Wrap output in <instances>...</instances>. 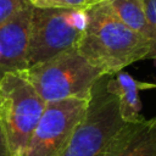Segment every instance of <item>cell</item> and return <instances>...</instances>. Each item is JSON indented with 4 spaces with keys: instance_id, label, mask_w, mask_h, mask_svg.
<instances>
[{
    "instance_id": "obj_1",
    "label": "cell",
    "mask_w": 156,
    "mask_h": 156,
    "mask_svg": "<svg viewBox=\"0 0 156 156\" xmlns=\"http://www.w3.org/2000/svg\"><path fill=\"white\" fill-rule=\"evenodd\" d=\"M77 49L104 74H115L139 60L147 58L150 43L124 26L106 1H100L87 7V23Z\"/></svg>"
},
{
    "instance_id": "obj_2",
    "label": "cell",
    "mask_w": 156,
    "mask_h": 156,
    "mask_svg": "<svg viewBox=\"0 0 156 156\" xmlns=\"http://www.w3.org/2000/svg\"><path fill=\"white\" fill-rule=\"evenodd\" d=\"M45 102L65 99H89L96 80L104 73L90 65L77 48L22 72Z\"/></svg>"
},
{
    "instance_id": "obj_3",
    "label": "cell",
    "mask_w": 156,
    "mask_h": 156,
    "mask_svg": "<svg viewBox=\"0 0 156 156\" xmlns=\"http://www.w3.org/2000/svg\"><path fill=\"white\" fill-rule=\"evenodd\" d=\"M108 74L94 84L85 116L57 156H104L112 136L124 124L118 101L107 89Z\"/></svg>"
},
{
    "instance_id": "obj_4",
    "label": "cell",
    "mask_w": 156,
    "mask_h": 156,
    "mask_svg": "<svg viewBox=\"0 0 156 156\" xmlns=\"http://www.w3.org/2000/svg\"><path fill=\"white\" fill-rule=\"evenodd\" d=\"M85 23L87 9L33 7L29 23L27 66L45 62L77 48Z\"/></svg>"
},
{
    "instance_id": "obj_5",
    "label": "cell",
    "mask_w": 156,
    "mask_h": 156,
    "mask_svg": "<svg viewBox=\"0 0 156 156\" xmlns=\"http://www.w3.org/2000/svg\"><path fill=\"white\" fill-rule=\"evenodd\" d=\"M46 102L22 72L0 80V123L11 156H21Z\"/></svg>"
},
{
    "instance_id": "obj_6",
    "label": "cell",
    "mask_w": 156,
    "mask_h": 156,
    "mask_svg": "<svg viewBox=\"0 0 156 156\" xmlns=\"http://www.w3.org/2000/svg\"><path fill=\"white\" fill-rule=\"evenodd\" d=\"M89 99L46 102L21 156H57L85 116Z\"/></svg>"
},
{
    "instance_id": "obj_7",
    "label": "cell",
    "mask_w": 156,
    "mask_h": 156,
    "mask_svg": "<svg viewBox=\"0 0 156 156\" xmlns=\"http://www.w3.org/2000/svg\"><path fill=\"white\" fill-rule=\"evenodd\" d=\"M33 6L26 2L22 9L0 26V80L10 73L27 69L28 35Z\"/></svg>"
},
{
    "instance_id": "obj_8",
    "label": "cell",
    "mask_w": 156,
    "mask_h": 156,
    "mask_svg": "<svg viewBox=\"0 0 156 156\" xmlns=\"http://www.w3.org/2000/svg\"><path fill=\"white\" fill-rule=\"evenodd\" d=\"M104 156H156V117L124 123L110 140Z\"/></svg>"
},
{
    "instance_id": "obj_9",
    "label": "cell",
    "mask_w": 156,
    "mask_h": 156,
    "mask_svg": "<svg viewBox=\"0 0 156 156\" xmlns=\"http://www.w3.org/2000/svg\"><path fill=\"white\" fill-rule=\"evenodd\" d=\"M156 88V84L138 82L130 74L119 71L115 74H108L107 89L116 96L119 107V115L124 123L135 122L141 118V102L139 100L140 89Z\"/></svg>"
},
{
    "instance_id": "obj_10",
    "label": "cell",
    "mask_w": 156,
    "mask_h": 156,
    "mask_svg": "<svg viewBox=\"0 0 156 156\" xmlns=\"http://www.w3.org/2000/svg\"><path fill=\"white\" fill-rule=\"evenodd\" d=\"M113 15L129 29L147 39L144 0H105ZM149 40V39H147Z\"/></svg>"
},
{
    "instance_id": "obj_11",
    "label": "cell",
    "mask_w": 156,
    "mask_h": 156,
    "mask_svg": "<svg viewBox=\"0 0 156 156\" xmlns=\"http://www.w3.org/2000/svg\"><path fill=\"white\" fill-rule=\"evenodd\" d=\"M145 16L147 23V39L150 43V52L147 58L156 57V0H144Z\"/></svg>"
},
{
    "instance_id": "obj_12",
    "label": "cell",
    "mask_w": 156,
    "mask_h": 156,
    "mask_svg": "<svg viewBox=\"0 0 156 156\" xmlns=\"http://www.w3.org/2000/svg\"><path fill=\"white\" fill-rule=\"evenodd\" d=\"M29 5L39 9H87L88 0H27Z\"/></svg>"
},
{
    "instance_id": "obj_13",
    "label": "cell",
    "mask_w": 156,
    "mask_h": 156,
    "mask_svg": "<svg viewBox=\"0 0 156 156\" xmlns=\"http://www.w3.org/2000/svg\"><path fill=\"white\" fill-rule=\"evenodd\" d=\"M27 0H0V26L17 13Z\"/></svg>"
},
{
    "instance_id": "obj_14",
    "label": "cell",
    "mask_w": 156,
    "mask_h": 156,
    "mask_svg": "<svg viewBox=\"0 0 156 156\" xmlns=\"http://www.w3.org/2000/svg\"><path fill=\"white\" fill-rule=\"evenodd\" d=\"M0 156H11L9 146H7V141H6V138H5L2 127H1V123H0Z\"/></svg>"
},
{
    "instance_id": "obj_15",
    "label": "cell",
    "mask_w": 156,
    "mask_h": 156,
    "mask_svg": "<svg viewBox=\"0 0 156 156\" xmlns=\"http://www.w3.org/2000/svg\"><path fill=\"white\" fill-rule=\"evenodd\" d=\"M100 1H105V0H88V2H89V6H91V5L96 4V2H100Z\"/></svg>"
},
{
    "instance_id": "obj_16",
    "label": "cell",
    "mask_w": 156,
    "mask_h": 156,
    "mask_svg": "<svg viewBox=\"0 0 156 156\" xmlns=\"http://www.w3.org/2000/svg\"><path fill=\"white\" fill-rule=\"evenodd\" d=\"M154 60H155V65H156V57H155V58H154Z\"/></svg>"
}]
</instances>
